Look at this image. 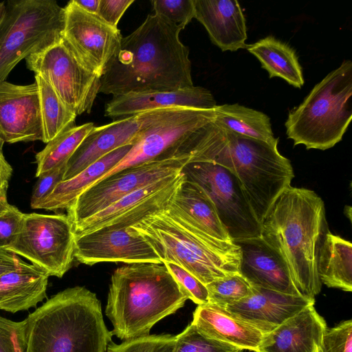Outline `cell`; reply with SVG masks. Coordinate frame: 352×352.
<instances>
[{
    "mask_svg": "<svg viewBox=\"0 0 352 352\" xmlns=\"http://www.w3.org/2000/svg\"><path fill=\"white\" fill-rule=\"evenodd\" d=\"M132 146L128 144L119 147L95 162L74 177L61 181L36 206V209L52 211L67 210L80 193L117 164L127 154Z\"/></svg>",
    "mask_w": 352,
    "mask_h": 352,
    "instance_id": "4316f807",
    "label": "cell"
},
{
    "mask_svg": "<svg viewBox=\"0 0 352 352\" xmlns=\"http://www.w3.org/2000/svg\"><path fill=\"white\" fill-rule=\"evenodd\" d=\"M184 177L182 172L131 192L74 226L75 235L106 227L128 228L149 214L165 211Z\"/></svg>",
    "mask_w": 352,
    "mask_h": 352,
    "instance_id": "9a60e30c",
    "label": "cell"
},
{
    "mask_svg": "<svg viewBox=\"0 0 352 352\" xmlns=\"http://www.w3.org/2000/svg\"><path fill=\"white\" fill-rule=\"evenodd\" d=\"M206 287L209 302L224 307L252 294V287L240 273L217 278Z\"/></svg>",
    "mask_w": 352,
    "mask_h": 352,
    "instance_id": "d6a6232c",
    "label": "cell"
},
{
    "mask_svg": "<svg viewBox=\"0 0 352 352\" xmlns=\"http://www.w3.org/2000/svg\"><path fill=\"white\" fill-rule=\"evenodd\" d=\"M352 63L346 60L289 111L286 133L294 145L327 150L342 140L352 118Z\"/></svg>",
    "mask_w": 352,
    "mask_h": 352,
    "instance_id": "52a82bcc",
    "label": "cell"
},
{
    "mask_svg": "<svg viewBox=\"0 0 352 352\" xmlns=\"http://www.w3.org/2000/svg\"><path fill=\"white\" fill-rule=\"evenodd\" d=\"M224 129L225 142L211 161L227 167L236 176L261 225L276 199L291 186L294 177L292 166L278 152L277 145Z\"/></svg>",
    "mask_w": 352,
    "mask_h": 352,
    "instance_id": "ba28073f",
    "label": "cell"
},
{
    "mask_svg": "<svg viewBox=\"0 0 352 352\" xmlns=\"http://www.w3.org/2000/svg\"><path fill=\"white\" fill-rule=\"evenodd\" d=\"M187 300L163 263L126 264L111 276L105 314L113 335L126 340L148 335L158 321Z\"/></svg>",
    "mask_w": 352,
    "mask_h": 352,
    "instance_id": "3957f363",
    "label": "cell"
},
{
    "mask_svg": "<svg viewBox=\"0 0 352 352\" xmlns=\"http://www.w3.org/2000/svg\"><path fill=\"white\" fill-rule=\"evenodd\" d=\"M245 49L257 58L270 78H283L296 88L303 86L305 80L298 56L285 43L268 36L246 45Z\"/></svg>",
    "mask_w": 352,
    "mask_h": 352,
    "instance_id": "f1b7e54d",
    "label": "cell"
},
{
    "mask_svg": "<svg viewBox=\"0 0 352 352\" xmlns=\"http://www.w3.org/2000/svg\"><path fill=\"white\" fill-rule=\"evenodd\" d=\"M254 352H258V351H254Z\"/></svg>",
    "mask_w": 352,
    "mask_h": 352,
    "instance_id": "c3c4849f",
    "label": "cell"
},
{
    "mask_svg": "<svg viewBox=\"0 0 352 352\" xmlns=\"http://www.w3.org/2000/svg\"><path fill=\"white\" fill-rule=\"evenodd\" d=\"M27 67L45 79L76 116L89 113L100 78L84 67L62 39L25 58Z\"/></svg>",
    "mask_w": 352,
    "mask_h": 352,
    "instance_id": "7c38bea8",
    "label": "cell"
},
{
    "mask_svg": "<svg viewBox=\"0 0 352 352\" xmlns=\"http://www.w3.org/2000/svg\"><path fill=\"white\" fill-rule=\"evenodd\" d=\"M74 258L80 263H162L153 248L127 228L109 227L75 235Z\"/></svg>",
    "mask_w": 352,
    "mask_h": 352,
    "instance_id": "2e32d148",
    "label": "cell"
},
{
    "mask_svg": "<svg viewBox=\"0 0 352 352\" xmlns=\"http://www.w3.org/2000/svg\"><path fill=\"white\" fill-rule=\"evenodd\" d=\"M182 172L210 198L234 242L261 236V225L229 168L214 161H201L187 164Z\"/></svg>",
    "mask_w": 352,
    "mask_h": 352,
    "instance_id": "8fae6325",
    "label": "cell"
},
{
    "mask_svg": "<svg viewBox=\"0 0 352 352\" xmlns=\"http://www.w3.org/2000/svg\"><path fill=\"white\" fill-rule=\"evenodd\" d=\"M320 352H352V320H345L336 327L327 328Z\"/></svg>",
    "mask_w": 352,
    "mask_h": 352,
    "instance_id": "f35d334b",
    "label": "cell"
},
{
    "mask_svg": "<svg viewBox=\"0 0 352 352\" xmlns=\"http://www.w3.org/2000/svg\"><path fill=\"white\" fill-rule=\"evenodd\" d=\"M217 120L226 129L239 135L277 145L270 118L264 113L239 104L217 105Z\"/></svg>",
    "mask_w": 352,
    "mask_h": 352,
    "instance_id": "f546056e",
    "label": "cell"
},
{
    "mask_svg": "<svg viewBox=\"0 0 352 352\" xmlns=\"http://www.w3.org/2000/svg\"><path fill=\"white\" fill-rule=\"evenodd\" d=\"M327 328L324 318L311 305L264 334L256 351L320 352Z\"/></svg>",
    "mask_w": 352,
    "mask_h": 352,
    "instance_id": "603a6c76",
    "label": "cell"
},
{
    "mask_svg": "<svg viewBox=\"0 0 352 352\" xmlns=\"http://www.w3.org/2000/svg\"><path fill=\"white\" fill-rule=\"evenodd\" d=\"M217 106L211 92L202 87L173 91L130 93L113 96L104 109L111 118H122L141 112L173 107L214 109Z\"/></svg>",
    "mask_w": 352,
    "mask_h": 352,
    "instance_id": "44dd1931",
    "label": "cell"
},
{
    "mask_svg": "<svg viewBox=\"0 0 352 352\" xmlns=\"http://www.w3.org/2000/svg\"><path fill=\"white\" fill-rule=\"evenodd\" d=\"M127 229L144 239L162 263L181 266L204 285L239 273L241 253L235 242L205 239L164 211L149 214Z\"/></svg>",
    "mask_w": 352,
    "mask_h": 352,
    "instance_id": "8992f818",
    "label": "cell"
},
{
    "mask_svg": "<svg viewBox=\"0 0 352 352\" xmlns=\"http://www.w3.org/2000/svg\"><path fill=\"white\" fill-rule=\"evenodd\" d=\"M190 160L188 156L156 159L124 169L90 186L67 208L73 228L131 192L182 173Z\"/></svg>",
    "mask_w": 352,
    "mask_h": 352,
    "instance_id": "4fadbf2b",
    "label": "cell"
},
{
    "mask_svg": "<svg viewBox=\"0 0 352 352\" xmlns=\"http://www.w3.org/2000/svg\"><path fill=\"white\" fill-rule=\"evenodd\" d=\"M225 138V129L217 120L214 109L167 108L140 133L127 154L91 185L156 159L188 156L190 162L204 161Z\"/></svg>",
    "mask_w": 352,
    "mask_h": 352,
    "instance_id": "5b68a950",
    "label": "cell"
},
{
    "mask_svg": "<svg viewBox=\"0 0 352 352\" xmlns=\"http://www.w3.org/2000/svg\"><path fill=\"white\" fill-rule=\"evenodd\" d=\"M49 275L25 263L0 275V309L14 314L36 307L46 298Z\"/></svg>",
    "mask_w": 352,
    "mask_h": 352,
    "instance_id": "484cf974",
    "label": "cell"
},
{
    "mask_svg": "<svg viewBox=\"0 0 352 352\" xmlns=\"http://www.w3.org/2000/svg\"><path fill=\"white\" fill-rule=\"evenodd\" d=\"M25 263L14 252L0 248V275L18 269Z\"/></svg>",
    "mask_w": 352,
    "mask_h": 352,
    "instance_id": "7bdbcfd3",
    "label": "cell"
},
{
    "mask_svg": "<svg viewBox=\"0 0 352 352\" xmlns=\"http://www.w3.org/2000/svg\"><path fill=\"white\" fill-rule=\"evenodd\" d=\"M181 31L155 14L148 15L122 38L100 78L99 92L116 96L194 87L189 48L179 39Z\"/></svg>",
    "mask_w": 352,
    "mask_h": 352,
    "instance_id": "6da1fadb",
    "label": "cell"
},
{
    "mask_svg": "<svg viewBox=\"0 0 352 352\" xmlns=\"http://www.w3.org/2000/svg\"><path fill=\"white\" fill-rule=\"evenodd\" d=\"M176 336L147 335L124 340L120 344L112 341L106 352H174Z\"/></svg>",
    "mask_w": 352,
    "mask_h": 352,
    "instance_id": "e575fe53",
    "label": "cell"
},
{
    "mask_svg": "<svg viewBox=\"0 0 352 352\" xmlns=\"http://www.w3.org/2000/svg\"><path fill=\"white\" fill-rule=\"evenodd\" d=\"M134 0H100L97 15L107 24L118 28V23Z\"/></svg>",
    "mask_w": 352,
    "mask_h": 352,
    "instance_id": "b9f144b4",
    "label": "cell"
},
{
    "mask_svg": "<svg viewBox=\"0 0 352 352\" xmlns=\"http://www.w3.org/2000/svg\"><path fill=\"white\" fill-rule=\"evenodd\" d=\"M191 323L204 336L243 350L256 351L264 335L226 307L211 302L197 306Z\"/></svg>",
    "mask_w": 352,
    "mask_h": 352,
    "instance_id": "d4e9b609",
    "label": "cell"
},
{
    "mask_svg": "<svg viewBox=\"0 0 352 352\" xmlns=\"http://www.w3.org/2000/svg\"><path fill=\"white\" fill-rule=\"evenodd\" d=\"M38 89L43 127V142L47 143L65 130L74 126L76 115L62 101L52 86L35 75Z\"/></svg>",
    "mask_w": 352,
    "mask_h": 352,
    "instance_id": "4dcf8cb0",
    "label": "cell"
},
{
    "mask_svg": "<svg viewBox=\"0 0 352 352\" xmlns=\"http://www.w3.org/2000/svg\"><path fill=\"white\" fill-rule=\"evenodd\" d=\"M94 126L92 122L72 126L47 142L45 148L36 154V177H38L57 167L67 164Z\"/></svg>",
    "mask_w": 352,
    "mask_h": 352,
    "instance_id": "1f68e13d",
    "label": "cell"
},
{
    "mask_svg": "<svg viewBox=\"0 0 352 352\" xmlns=\"http://www.w3.org/2000/svg\"><path fill=\"white\" fill-rule=\"evenodd\" d=\"M317 267L321 283L351 292L352 244L329 231L319 250Z\"/></svg>",
    "mask_w": 352,
    "mask_h": 352,
    "instance_id": "83f0119b",
    "label": "cell"
},
{
    "mask_svg": "<svg viewBox=\"0 0 352 352\" xmlns=\"http://www.w3.org/2000/svg\"><path fill=\"white\" fill-rule=\"evenodd\" d=\"M232 344L209 338L190 323L176 336L174 352H243Z\"/></svg>",
    "mask_w": 352,
    "mask_h": 352,
    "instance_id": "836d02e7",
    "label": "cell"
},
{
    "mask_svg": "<svg viewBox=\"0 0 352 352\" xmlns=\"http://www.w3.org/2000/svg\"><path fill=\"white\" fill-rule=\"evenodd\" d=\"M195 18L207 30L211 41L223 52L245 49V19L236 0H193Z\"/></svg>",
    "mask_w": 352,
    "mask_h": 352,
    "instance_id": "cb8c5ba5",
    "label": "cell"
},
{
    "mask_svg": "<svg viewBox=\"0 0 352 352\" xmlns=\"http://www.w3.org/2000/svg\"><path fill=\"white\" fill-rule=\"evenodd\" d=\"M25 322V352H106L113 336L96 294L81 286L52 296Z\"/></svg>",
    "mask_w": 352,
    "mask_h": 352,
    "instance_id": "277c9868",
    "label": "cell"
},
{
    "mask_svg": "<svg viewBox=\"0 0 352 352\" xmlns=\"http://www.w3.org/2000/svg\"><path fill=\"white\" fill-rule=\"evenodd\" d=\"M235 243L241 253L239 273L251 286L302 296L294 285L285 265L261 236Z\"/></svg>",
    "mask_w": 352,
    "mask_h": 352,
    "instance_id": "7402d4cb",
    "label": "cell"
},
{
    "mask_svg": "<svg viewBox=\"0 0 352 352\" xmlns=\"http://www.w3.org/2000/svg\"><path fill=\"white\" fill-rule=\"evenodd\" d=\"M164 109L146 111L118 119L106 125L94 126L68 160L63 181L74 177L113 150L133 145L140 133Z\"/></svg>",
    "mask_w": 352,
    "mask_h": 352,
    "instance_id": "e0dca14e",
    "label": "cell"
},
{
    "mask_svg": "<svg viewBox=\"0 0 352 352\" xmlns=\"http://www.w3.org/2000/svg\"><path fill=\"white\" fill-rule=\"evenodd\" d=\"M7 185L0 184V210L6 208L10 204L7 200Z\"/></svg>",
    "mask_w": 352,
    "mask_h": 352,
    "instance_id": "bcb514c9",
    "label": "cell"
},
{
    "mask_svg": "<svg viewBox=\"0 0 352 352\" xmlns=\"http://www.w3.org/2000/svg\"><path fill=\"white\" fill-rule=\"evenodd\" d=\"M162 263L166 267L188 299L198 305L209 302L206 285L177 264L169 262Z\"/></svg>",
    "mask_w": 352,
    "mask_h": 352,
    "instance_id": "8d00e7d4",
    "label": "cell"
},
{
    "mask_svg": "<svg viewBox=\"0 0 352 352\" xmlns=\"http://www.w3.org/2000/svg\"><path fill=\"white\" fill-rule=\"evenodd\" d=\"M65 10L54 0H11L0 24V82L23 58L60 41Z\"/></svg>",
    "mask_w": 352,
    "mask_h": 352,
    "instance_id": "9c48e42d",
    "label": "cell"
},
{
    "mask_svg": "<svg viewBox=\"0 0 352 352\" xmlns=\"http://www.w3.org/2000/svg\"><path fill=\"white\" fill-rule=\"evenodd\" d=\"M164 212L205 239L233 241L210 198L200 186L187 179L186 175Z\"/></svg>",
    "mask_w": 352,
    "mask_h": 352,
    "instance_id": "d6986e66",
    "label": "cell"
},
{
    "mask_svg": "<svg viewBox=\"0 0 352 352\" xmlns=\"http://www.w3.org/2000/svg\"><path fill=\"white\" fill-rule=\"evenodd\" d=\"M328 232L321 197L292 186L279 195L261 223V236L285 265L298 292L309 298L321 290L317 260Z\"/></svg>",
    "mask_w": 352,
    "mask_h": 352,
    "instance_id": "7a4b0ae2",
    "label": "cell"
},
{
    "mask_svg": "<svg viewBox=\"0 0 352 352\" xmlns=\"http://www.w3.org/2000/svg\"><path fill=\"white\" fill-rule=\"evenodd\" d=\"M25 322L0 316V352H25Z\"/></svg>",
    "mask_w": 352,
    "mask_h": 352,
    "instance_id": "74e56055",
    "label": "cell"
},
{
    "mask_svg": "<svg viewBox=\"0 0 352 352\" xmlns=\"http://www.w3.org/2000/svg\"><path fill=\"white\" fill-rule=\"evenodd\" d=\"M6 12V1L0 3V24L3 19Z\"/></svg>",
    "mask_w": 352,
    "mask_h": 352,
    "instance_id": "7dc6e473",
    "label": "cell"
},
{
    "mask_svg": "<svg viewBox=\"0 0 352 352\" xmlns=\"http://www.w3.org/2000/svg\"><path fill=\"white\" fill-rule=\"evenodd\" d=\"M23 214L10 204L0 210V248H7L16 239L21 230Z\"/></svg>",
    "mask_w": 352,
    "mask_h": 352,
    "instance_id": "ab89813d",
    "label": "cell"
},
{
    "mask_svg": "<svg viewBox=\"0 0 352 352\" xmlns=\"http://www.w3.org/2000/svg\"><path fill=\"white\" fill-rule=\"evenodd\" d=\"M75 233L67 214L24 213L21 230L6 249L48 275L61 278L74 258Z\"/></svg>",
    "mask_w": 352,
    "mask_h": 352,
    "instance_id": "30bf717a",
    "label": "cell"
},
{
    "mask_svg": "<svg viewBox=\"0 0 352 352\" xmlns=\"http://www.w3.org/2000/svg\"><path fill=\"white\" fill-rule=\"evenodd\" d=\"M66 164L57 167L38 177L33 189L30 206L33 209L41 204L54 189L56 185L63 181Z\"/></svg>",
    "mask_w": 352,
    "mask_h": 352,
    "instance_id": "60d3db41",
    "label": "cell"
},
{
    "mask_svg": "<svg viewBox=\"0 0 352 352\" xmlns=\"http://www.w3.org/2000/svg\"><path fill=\"white\" fill-rule=\"evenodd\" d=\"M314 302V298L252 287L250 296L226 308L266 334Z\"/></svg>",
    "mask_w": 352,
    "mask_h": 352,
    "instance_id": "ffe728a7",
    "label": "cell"
},
{
    "mask_svg": "<svg viewBox=\"0 0 352 352\" xmlns=\"http://www.w3.org/2000/svg\"><path fill=\"white\" fill-rule=\"evenodd\" d=\"M154 14L182 30L195 18L193 0H154Z\"/></svg>",
    "mask_w": 352,
    "mask_h": 352,
    "instance_id": "d590c367",
    "label": "cell"
},
{
    "mask_svg": "<svg viewBox=\"0 0 352 352\" xmlns=\"http://www.w3.org/2000/svg\"><path fill=\"white\" fill-rule=\"evenodd\" d=\"M63 39L79 62L100 78L120 50L122 36L97 14L87 12L74 0L64 7Z\"/></svg>",
    "mask_w": 352,
    "mask_h": 352,
    "instance_id": "5bb4252c",
    "label": "cell"
},
{
    "mask_svg": "<svg viewBox=\"0 0 352 352\" xmlns=\"http://www.w3.org/2000/svg\"><path fill=\"white\" fill-rule=\"evenodd\" d=\"M3 144L4 142L0 138V184L8 186V182L12 173V168L3 155Z\"/></svg>",
    "mask_w": 352,
    "mask_h": 352,
    "instance_id": "ee69618b",
    "label": "cell"
},
{
    "mask_svg": "<svg viewBox=\"0 0 352 352\" xmlns=\"http://www.w3.org/2000/svg\"><path fill=\"white\" fill-rule=\"evenodd\" d=\"M74 1L87 12L97 14L100 0H74Z\"/></svg>",
    "mask_w": 352,
    "mask_h": 352,
    "instance_id": "f6af8a7d",
    "label": "cell"
},
{
    "mask_svg": "<svg viewBox=\"0 0 352 352\" xmlns=\"http://www.w3.org/2000/svg\"><path fill=\"white\" fill-rule=\"evenodd\" d=\"M0 138L10 144L43 140L38 89L0 82Z\"/></svg>",
    "mask_w": 352,
    "mask_h": 352,
    "instance_id": "ac0fdd59",
    "label": "cell"
}]
</instances>
